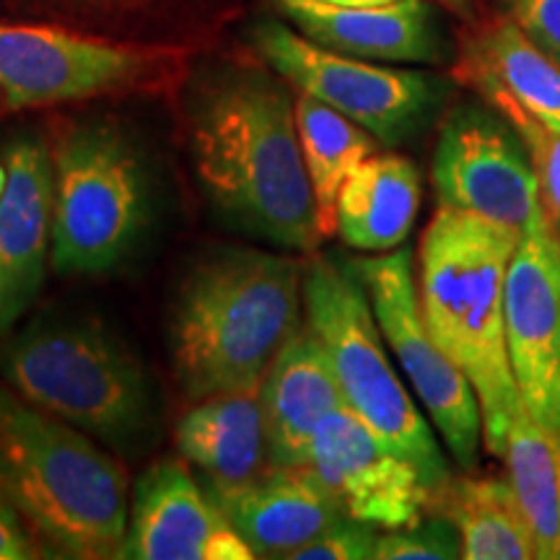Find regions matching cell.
<instances>
[{
	"label": "cell",
	"mask_w": 560,
	"mask_h": 560,
	"mask_svg": "<svg viewBox=\"0 0 560 560\" xmlns=\"http://www.w3.org/2000/svg\"><path fill=\"white\" fill-rule=\"evenodd\" d=\"M192 164L215 210L280 249L312 255L325 240L289 91L260 73L215 83L192 112Z\"/></svg>",
	"instance_id": "cell-1"
},
{
	"label": "cell",
	"mask_w": 560,
	"mask_h": 560,
	"mask_svg": "<svg viewBox=\"0 0 560 560\" xmlns=\"http://www.w3.org/2000/svg\"><path fill=\"white\" fill-rule=\"evenodd\" d=\"M520 240V231L439 206L418 249L423 319L478 395L482 444L501 459L522 405L506 342V276Z\"/></svg>",
	"instance_id": "cell-2"
},
{
	"label": "cell",
	"mask_w": 560,
	"mask_h": 560,
	"mask_svg": "<svg viewBox=\"0 0 560 560\" xmlns=\"http://www.w3.org/2000/svg\"><path fill=\"white\" fill-rule=\"evenodd\" d=\"M304 262L283 252L226 247L202 257L182 283L172 359L192 397L260 389L276 353L301 325Z\"/></svg>",
	"instance_id": "cell-3"
},
{
	"label": "cell",
	"mask_w": 560,
	"mask_h": 560,
	"mask_svg": "<svg viewBox=\"0 0 560 560\" xmlns=\"http://www.w3.org/2000/svg\"><path fill=\"white\" fill-rule=\"evenodd\" d=\"M0 495L66 558H122L128 472L68 420L0 384Z\"/></svg>",
	"instance_id": "cell-4"
},
{
	"label": "cell",
	"mask_w": 560,
	"mask_h": 560,
	"mask_svg": "<svg viewBox=\"0 0 560 560\" xmlns=\"http://www.w3.org/2000/svg\"><path fill=\"white\" fill-rule=\"evenodd\" d=\"M13 392L89 436L122 444L149 429L151 384L132 350L96 319H42L0 355Z\"/></svg>",
	"instance_id": "cell-5"
},
{
	"label": "cell",
	"mask_w": 560,
	"mask_h": 560,
	"mask_svg": "<svg viewBox=\"0 0 560 560\" xmlns=\"http://www.w3.org/2000/svg\"><path fill=\"white\" fill-rule=\"evenodd\" d=\"M304 314L306 325L330 355L346 408L412 462L441 499L452 482L450 462L433 436L429 418L418 410L392 366L355 265L325 255L304 262Z\"/></svg>",
	"instance_id": "cell-6"
},
{
	"label": "cell",
	"mask_w": 560,
	"mask_h": 560,
	"mask_svg": "<svg viewBox=\"0 0 560 560\" xmlns=\"http://www.w3.org/2000/svg\"><path fill=\"white\" fill-rule=\"evenodd\" d=\"M52 156V270L94 276L115 268L149 223V179L138 151L109 122L58 132Z\"/></svg>",
	"instance_id": "cell-7"
},
{
	"label": "cell",
	"mask_w": 560,
	"mask_h": 560,
	"mask_svg": "<svg viewBox=\"0 0 560 560\" xmlns=\"http://www.w3.org/2000/svg\"><path fill=\"white\" fill-rule=\"evenodd\" d=\"M252 37L280 79L342 112L382 145L416 138L444 102L446 83L436 75L325 50L278 21H265Z\"/></svg>",
	"instance_id": "cell-8"
},
{
	"label": "cell",
	"mask_w": 560,
	"mask_h": 560,
	"mask_svg": "<svg viewBox=\"0 0 560 560\" xmlns=\"http://www.w3.org/2000/svg\"><path fill=\"white\" fill-rule=\"evenodd\" d=\"M177 66L159 47L0 21V100L9 109L52 107L145 89Z\"/></svg>",
	"instance_id": "cell-9"
},
{
	"label": "cell",
	"mask_w": 560,
	"mask_h": 560,
	"mask_svg": "<svg viewBox=\"0 0 560 560\" xmlns=\"http://www.w3.org/2000/svg\"><path fill=\"white\" fill-rule=\"evenodd\" d=\"M353 265L366 285L384 342L429 412L433 429L462 470H472L482 441L480 402L467 376L441 350L425 325L418 280L412 276V252L397 247Z\"/></svg>",
	"instance_id": "cell-10"
},
{
	"label": "cell",
	"mask_w": 560,
	"mask_h": 560,
	"mask_svg": "<svg viewBox=\"0 0 560 560\" xmlns=\"http://www.w3.org/2000/svg\"><path fill=\"white\" fill-rule=\"evenodd\" d=\"M431 179L439 206L467 210L520 234L540 206L527 145L490 104H459L446 115Z\"/></svg>",
	"instance_id": "cell-11"
},
{
	"label": "cell",
	"mask_w": 560,
	"mask_h": 560,
	"mask_svg": "<svg viewBox=\"0 0 560 560\" xmlns=\"http://www.w3.org/2000/svg\"><path fill=\"white\" fill-rule=\"evenodd\" d=\"M506 342L522 405L560 444V234L542 202L509 265Z\"/></svg>",
	"instance_id": "cell-12"
},
{
	"label": "cell",
	"mask_w": 560,
	"mask_h": 560,
	"mask_svg": "<svg viewBox=\"0 0 560 560\" xmlns=\"http://www.w3.org/2000/svg\"><path fill=\"white\" fill-rule=\"evenodd\" d=\"M310 467L353 520L402 529L436 509V490L346 405L322 420Z\"/></svg>",
	"instance_id": "cell-13"
},
{
	"label": "cell",
	"mask_w": 560,
	"mask_h": 560,
	"mask_svg": "<svg viewBox=\"0 0 560 560\" xmlns=\"http://www.w3.org/2000/svg\"><path fill=\"white\" fill-rule=\"evenodd\" d=\"M122 558L252 560L255 552L185 462L161 459L136 486Z\"/></svg>",
	"instance_id": "cell-14"
},
{
	"label": "cell",
	"mask_w": 560,
	"mask_h": 560,
	"mask_svg": "<svg viewBox=\"0 0 560 560\" xmlns=\"http://www.w3.org/2000/svg\"><path fill=\"white\" fill-rule=\"evenodd\" d=\"M0 192V338L30 312L52 260V156L45 140L5 145Z\"/></svg>",
	"instance_id": "cell-15"
},
{
	"label": "cell",
	"mask_w": 560,
	"mask_h": 560,
	"mask_svg": "<svg viewBox=\"0 0 560 560\" xmlns=\"http://www.w3.org/2000/svg\"><path fill=\"white\" fill-rule=\"evenodd\" d=\"M278 9L314 45L350 58L439 66L452 55L444 24L429 0L382 5L278 0Z\"/></svg>",
	"instance_id": "cell-16"
},
{
	"label": "cell",
	"mask_w": 560,
	"mask_h": 560,
	"mask_svg": "<svg viewBox=\"0 0 560 560\" xmlns=\"http://www.w3.org/2000/svg\"><path fill=\"white\" fill-rule=\"evenodd\" d=\"M210 495L255 558L291 560L293 552L346 516L340 501L310 465H270L247 486Z\"/></svg>",
	"instance_id": "cell-17"
},
{
	"label": "cell",
	"mask_w": 560,
	"mask_h": 560,
	"mask_svg": "<svg viewBox=\"0 0 560 560\" xmlns=\"http://www.w3.org/2000/svg\"><path fill=\"white\" fill-rule=\"evenodd\" d=\"M342 405L330 355L304 322L280 346L260 384L270 465H310L312 441L322 420Z\"/></svg>",
	"instance_id": "cell-18"
},
{
	"label": "cell",
	"mask_w": 560,
	"mask_h": 560,
	"mask_svg": "<svg viewBox=\"0 0 560 560\" xmlns=\"http://www.w3.org/2000/svg\"><path fill=\"white\" fill-rule=\"evenodd\" d=\"M174 436L182 459L206 475L210 493L247 486L270 467L260 389L221 392L195 400Z\"/></svg>",
	"instance_id": "cell-19"
},
{
	"label": "cell",
	"mask_w": 560,
	"mask_h": 560,
	"mask_svg": "<svg viewBox=\"0 0 560 560\" xmlns=\"http://www.w3.org/2000/svg\"><path fill=\"white\" fill-rule=\"evenodd\" d=\"M454 73L478 94L499 91L548 128L560 130V62L511 16L482 24L462 47Z\"/></svg>",
	"instance_id": "cell-20"
},
{
	"label": "cell",
	"mask_w": 560,
	"mask_h": 560,
	"mask_svg": "<svg viewBox=\"0 0 560 560\" xmlns=\"http://www.w3.org/2000/svg\"><path fill=\"white\" fill-rule=\"evenodd\" d=\"M420 172L397 153L369 156L342 185L335 234L361 252H392L410 236L420 208Z\"/></svg>",
	"instance_id": "cell-21"
},
{
	"label": "cell",
	"mask_w": 560,
	"mask_h": 560,
	"mask_svg": "<svg viewBox=\"0 0 560 560\" xmlns=\"http://www.w3.org/2000/svg\"><path fill=\"white\" fill-rule=\"evenodd\" d=\"M441 514L457 524L462 535V558L467 560H535L532 535L522 503L511 480L459 478L446 486L436 503Z\"/></svg>",
	"instance_id": "cell-22"
},
{
	"label": "cell",
	"mask_w": 560,
	"mask_h": 560,
	"mask_svg": "<svg viewBox=\"0 0 560 560\" xmlns=\"http://www.w3.org/2000/svg\"><path fill=\"white\" fill-rule=\"evenodd\" d=\"M301 153L310 174L322 236L335 234V206L340 190L369 156L380 151V140L330 104L301 94L293 100Z\"/></svg>",
	"instance_id": "cell-23"
},
{
	"label": "cell",
	"mask_w": 560,
	"mask_h": 560,
	"mask_svg": "<svg viewBox=\"0 0 560 560\" xmlns=\"http://www.w3.org/2000/svg\"><path fill=\"white\" fill-rule=\"evenodd\" d=\"M509 480L522 503L540 560H558L560 550V444L520 405L509 425Z\"/></svg>",
	"instance_id": "cell-24"
},
{
	"label": "cell",
	"mask_w": 560,
	"mask_h": 560,
	"mask_svg": "<svg viewBox=\"0 0 560 560\" xmlns=\"http://www.w3.org/2000/svg\"><path fill=\"white\" fill-rule=\"evenodd\" d=\"M480 96L482 102L506 117L511 128L520 132L524 145H527L532 166H535L537 187H540V202L560 234V130L548 128V125L532 117L527 109H522L520 104L499 94V91H486Z\"/></svg>",
	"instance_id": "cell-25"
},
{
	"label": "cell",
	"mask_w": 560,
	"mask_h": 560,
	"mask_svg": "<svg viewBox=\"0 0 560 560\" xmlns=\"http://www.w3.org/2000/svg\"><path fill=\"white\" fill-rule=\"evenodd\" d=\"M462 558V535L450 516L431 511L402 529H387L376 542V560H454Z\"/></svg>",
	"instance_id": "cell-26"
},
{
	"label": "cell",
	"mask_w": 560,
	"mask_h": 560,
	"mask_svg": "<svg viewBox=\"0 0 560 560\" xmlns=\"http://www.w3.org/2000/svg\"><path fill=\"white\" fill-rule=\"evenodd\" d=\"M376 542L380 529L346 514L293 552L291 560H376Z\"/></svg>",
	"instance_id": "cell-27"
},
{
	"label": "cell",
	"mask_w": 560,
	"mask_h": 560,
	"mask_svg": "<svg viewBox=\"0 0 560 560\" xmlns=\"http://www.w3.org/2000/svg\"><path fill=\"white\" fill-rule=\"evenodd\" d=\"M509 16L560 62V0H506Z\"/></svg>",
	"instance_id": "cell-28"
},
{
	"label": "cell",
	"mask_w": 560,
	"mask_h": 560,
	"mask_svg": "<svg viewBox=\"0 0 560 560\" xmlns=\"http://www.w3.org/2000/svg\"><path fill=\"white\" fill-rule=\"evenodd\" d=\"M24 524L19 511L0 495V560H26L39 556Z\"/></svg>",
	"instance_id": "cell-29"
},
{
	"label": "cell",
	"mask_w": 560,
	"mask_h": 560,
	"mask_svg": "<svg viewBox=\"0 0 560 560\" xmlns=\"http://www.w3.org/2000/svg\"><path fill=\"white\" fill-rule=\"evenodd\" d=\"M436 3L459 19H472L478 11V0H436Z\"/></svg>",
	"instance_id": "cell-30"
},
{
	"label": "cell",
	"mask_w": 560,
	"mask_h": 560,
	"mask_svg": "<svg viewBox=\"0 0 560 560\" xmlns=\"http://www.w3.org/2000/svg\"><path fill=\"white\" fill-rule=\"evenodd\" d=\"M327 3H338V5H382V3H392V0H327Z\"/></svg>",
	"instance_id": "cell-31"
},
{
	"label": "cell",
	"mask_w": 560,
	"mask_h": 560,
	"mask_svg": "<svg viewBox=\"0 0 560 560\" xmlns=\"http://www.w3.org/2000/svg\"><path fill=\"white\" fill-rule=\"evenodd\" d=\"M5 177H9V172H5V164H0V192H3L5 187Z\"/></svg>",
	"instance_id": "cell-32"
},
{
	"label": "cell",
	"mask_w": 560,
	"mask_h": 560,
	"mask_svg": "<svg viewBox=\"0 0 560 560\" xmlns=\"http://www.w3.org/2000/svg\"><path fill=\"white\" fill-rule=\"evenodd\" d=\"M558 560H560V550H558Z\"/></svg>",
	"instance_id": "cell-33"
}]
</instances>
